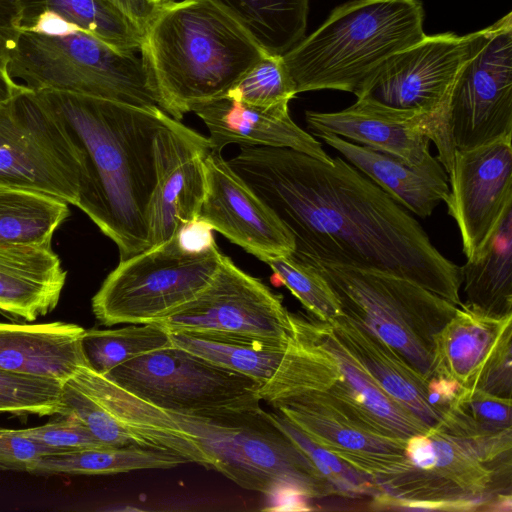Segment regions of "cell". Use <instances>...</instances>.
<instances>
[{"label":"cell","instance_id":"7402d4cb","mask_svg":"<svg viewBox=\"0 0 512 512\" xmlns=\"http://www.w3.org/2000/svg\"><path fill=\"white\" fill-rule=\"evenodd\" d=\"M66 276L51 244L0 243V314L24 322L49 314Z\"/></svg>","mask_w":512,"mask_h":512},{"label":"cell","instance_id":"74e56055","mask_svg":"<svg viewBox=\"0 0 512 512\" xmlns=\"http://www.w3.org/2000/svg\"><path fill=\"white\" fill-rule=\"evenodd\" d=\"M297 94L283 56L268 53L229 89L225 97L249 105L271 107L289 104Z\"/></svg>","mask_w":512,"mask_h":512},{"label":"cell","instance_id":"4fadbf2b","mask_svg":"<svg viewBox=\"0 0 512 512\" xmlns=\"http://www.w3.org/2000/svg\"><path fill=\"white\" fill-rule=\"evenodd\" d=\"M156 324L169 333L224 334L281 343L292 334L290 312L281 297L225 255L206 288Z\"/></svg>","mask_w":512,"mask_h":512},{"label":"cell","instance_id":"f6af8a7d","mask_svg":"<svg viewBox=\"0 0 512 512\" xmlns=\"http://www.w3.org/2000/svg\"><path fill=\"white\" fill-rule=\"evenodd\" d=\"M175 235L180 245L189 251L201 252L217 246L212 227L199 217L181 226Z\"/></svg>","mask_w":512,"mask_h":512},{"label":"cell","instance_id":"603a6c76","mask_svg":"<svg viewBox=\"0 0 512 512\" xmlns=\"http://www.w3.org/2000/svg\"><path fill=\"white\" fill-rule=\"evenodd\" d=\"M85 329L74 323H0V369L59 380L88 366L82 347Z\"/></svg>","mask_w":512,"mask_h":512},{"label":"cell","instance_id":"ffe728a7","mask_svg":"<svg viewBox=\"0 0 512 512\" xmlns=\"http://www.w3.org/2000/svg\"><path fill=\"white\" fill-rule=\"evenodd\" d=\"M291 324L331 355L340 379L327 390L333 397L355 410L362 418L403 439L426 434L430 428L412 412L388 396L360 362L335 335L327 322L290 312Z\"/></svg>","mask_w":512,"mask_h":512},{"label":"cell","instance_id":"7a4b0ae2","mask_svg":"<svg viewBox=\"0 0 512 512\" xmlns=\"http://www.w3.org/2000/svg\"><path fill=\"white\" fill-rule=\"evenodd\" d=\"M34 92L64 123L84 156L88 181L78 208L116 244L120 261L145 251L156 182L154 141L170 116L158 107Z\"/></svg>","mask_w":512,"mask_h":512},{"label":"cell","instance_id":"8fae6325","mask_svg":"<svg viewBox=\"0 0 512 512\" xmlns=\"http://www.w3.org/2000/svg\"><path fill=\"white\" fill-rule=\"evenodd\" d=\"M470 37L469 56L448 105L447 128L454 150L512 136V13Z\"/></svg>","mask_w":512,"mask_h":512},{"label":"cell","instance_id":"d6986e66","mask_svg":"<svg viewBox=\"0 0 512 512\" xmlns=\"http://www.w3.org/2000/svg\"><path fill=\"white\" fill-rule=\"evenodd\" d=\"M305 120L314 135L334 134L411 166H420L432 157V125L426 114L391 107L368 96L336 112L308 110Z\"/></svg>","mask_w":512,"mask_h":512},{"label":"cell","instance_id":"60d3db41","mask_svg":"<svg viewBox=\"0 0 512 512\" xmlns=\"http://www.w3.org/2000/svg\"><path fill=\"white\" fill-rule=\"evenodd\" d=\"M473 389L512 399V328L501 338Z\"/></svg>","mask_w":512,"mask_h":512},{"label":"cell","instance_id":"f35d334b","mask_svg":"<svg viewBox=\"0 0 512 512\" xmlns=\"http://www.w3.org/2000/svg\"><path fill=\"white\" fill-rule=\"evenodd\" d=\"M62 386L59 380L0 369V412L40 417L60 415Z\"/></svg>","mask_w":512,"mask_h":512},{"label":"cell","instance_id":"bcb514c9","mask_svg":"<svg viewBox=\"0 0 512 512\" xmlns=\"http://www.w3.org/2000/svg\"><path fill=\"white\" fill-rule=\"evenodd\" d=\"M124 13L143 33L162 8L157 0H108ZM165 5V4H164Z\"/></svg>","mask_w":512,"mask_h":512},{"label":"cell","instance_id":"7c38bea8","mask_svg":"<svg viewBox=\"0 0 512 512\" xmlns=\"http://www.w3.org/2000/svg\"><path fill=\"white\" fill-rule=\"evenodd\" d=\"M470 40V33L425 35L390 58L359 97L368 96L391 107L426 114L432 125L430 140L447 174L455 151L448 135V105L469 56Z\"/></svg>","mask_w":512,"mask_h":512},{"label":"cell","instance_id":"8992f818","mask_svg":"<svg viewBox=\"0 0 512 512\" xmlns=\"http://www.w3.org/2000/svg\"><path fill=\"white\" fill-rule=\"evenodd\" d=\"M10 78L32 91H59L142 108L159 98L141 57L80 30L64 35L21 31L9 53Z\"/></svg>","mask_w":512,"mask_h":512},{"label":"cell","instance_id":"9c48e42d","mask_svg":"<svg viewBox=\"0 0 512 512\" xmlns=\"http://www.w3.org/2000/svg\"><path fill=\"white\" fill-rule=\"evenodd\" d=\"M88 176L70 132L36 92L0 102V186L42 192L78 207Z\"/></svg>","mask_w":512,"mask_h":512},{"label":"cell","instance_id":"ee69618b","mask_svg":"<svg viewBox=\"0 0 512 512\" xmlns=\"http://www.w3.org/2000/svg\"><path fill=\"white\" fill-rule=\"evenodd\" d=\"M463 388L449 375L437 371L427 379V402L442 418Z\"/></svg>","mask_w":512,"mask_h":512},{"label":"cell","instance_id":"cb8c5ba5","mask_svg":"<svg viewBox=\"0 0 512 512\" xmlns=\"http://www.w3.org/2000/svg\"><path fill=\"white\" fill-rule=\"evenodd\" d=\"M396 202L421 218L430 216L449 194L448 174L437 157L420 166L408 163L334 134H317Z\"/></svg>","mask_w":512,"mask_h":512},{"label":"cell","instance_id":"5b68a950","mask_svg":"<svg viewBox=\"0 0 512 512\" xmlns=\"http://www.w3.org/2000/svg\"><path fill=\"white\" fill-rule=\"evenodd\" d=\"M421 0H350L335 7L283 60L297 93L339 90L362 96L394 55L421 40Z\"/></svg>","mask_w":512,"mask_h":512},{"label":"cell","instance_id":"484cf974","mask_svg":"<svg viewBox=\"0 0 512 512\" xmlns=\"http://www.w3.org/2000/svg\"><path fill=\"white\" fill-rule=\"evenodd\" d=\"M512 315L497 317L463 303L434 338L435 372H443L462 387L473 389L505 332Z\"/></svg>","mask_w":512,"mask_h":512},{"label":"cell","instance_id":"c3c4849f","mask_svg":"<svg viewBox=\"0 0 512 512\" xmlns=\"http://www.w3.org/2000/svg\"><path fill=\"white\" fill-rule=\"evenodd\" d=\"M25 89L27 88L10 78L6 69L0 67V102L10 100Z\"/></svg>","mask_w":512,"mask_h":512},{"label":"cell","instance_id":"836d02e7","mask_svg":"<svg viewBox=\"0 0 512 512\" xmlns=\"http://www.w3.org/2000/svg\"><path fill=\"white\" fill-rule=\"evenodd\" d=\"M69 214L68 203L59 198L0 186V243L51 244Z\"/></svg>","mask_w":512,"mask_h":512},{"label":"cell","instance_id":"4dcf8cb0","mask_svg":"<svg viewBox=\"0 0 512 512\" xmlns=\"http://www.w3.org/2000/svg\"><path fill=\"white\" fill-rule=\"evenodd\" d=\"M189 463L176 454L138 446L97 447L45 455L28 469L34 475H112L146 469H170Z\"/></svg>","mask_w":512,"mask_h":512},{"label":"cell","instance_id":"ba28073f","mask_svg":"<svg viewBox=\"0 0 512 512\" xmlns=\"http://www.w3.org/2000/svg\"><path fill=\"white\" fill-rule=\"evenodd\" d=\"M222 258L217 246L189 251L174 235L119 261L92 298L93 314L107 327L158 323L206 288Z\"/></svg>","mask_w":512,"mask_h":512},{"label":"cell","instance_id":"4316f807","mask_svg":"<svg viewBox=\"0 0 512 512\" xmlns=\"http://www.w3.org/2000/svg\"><path fill=\"white\" fill-rule=\"evenodd\" d=\"M511 400L463 388L433 429L466 447L479 461L492 462L512 447Z\"/></svg>","mask_w":512,"mask_h":512},{"label":"cell","instance_id":"ac0fdd59","mask_svg":"<svg viewBox=\"0 0 512 512\" xmlns=\"http://www.w3.org/2000/svg\"><path fill=\"white\" fill-rule=\"evenodd\" d=\"M205 177L200 219L258 259L293 253L291 234L220 151L210 149L207 153Z\"/></svg>","mask_w":512,"mask_h":512},{"label":"cell","instance_id":"e575fe53","mask_svg":"<svg viewBox=\"0 0 512 512\" xmlns=\"http://www.w3.org/2000/svg\"><path fill=\"white\" fill-rule=\"evenodd\" d=\"M171 345L159 324H129L117 329L85 330L82 347L88 366L100 374L143 354Z\"/></svg>","mask_w":512,"mask_h":512},{"label":"cell","instance_id":"d4e9b609","mask_svg":"<svg viewBox=\"0 0 512 512\" xmlns=\"http://www.w3.org/2000/svg\"><path fill=\"white\" fill-rule=\"evenodd\" d=\"M328 323L342 344L388 396L430 429L439 425L440 415L427 402V379L396 350L344 314Z\"/></svg>","mask_w":512,"mask_h":512},{"label":"cell","instance_id":"44dd1931","mask_svg":"<svg viewBox=\"0 0 512 512\" xmlns=\"http://www.w3.org/2000/svg\"><path fill=\"white\" fill-rule=\"evenodd\" d=\"M192 112L206 125L213 150L221 152L233 143L284 147L332 163L322 144L292 120L288 104L260 107L224 96L199 104Z\"/></svg>","mask_w":512,"mask_h":512},{"label":"cell","instance_id":"83f0119b","mask_svg":"<svg viewBox=\"0 0 512 512\" xmlns=\"http://www.w3.org/2000/svg\"><path fill=\"white\" fill-rule=\"evenodd\" d=\"M465 306L492 316L512 315V208L484 253L461 266Z\"/></svg>","mask_w":512,"mask_h":512},{"label":"cell","instance_id":"3957f363","mask_svg":"<svg viewBox=\"0 0 512 512\" xmlns=\"http://www.w3.org/2000/svg\"><path fill=\"white\" fill-rule=\"evenodd\" d=\"M77 383L148 448L185 457L191 442L204 454L210 470L244 489L267 494L294 466L293 443L262 408L209 416L167 411L89 367L81 371Z\"/></svg>","mask_w":512,"mask_h":512},{"label":"cell","instance_id":"6da1fadb","mask_svg":"<svg viewBox=\"0 0 512 512\" xmlns=\"http://www.w3.org/2000/svg\"><path fill=\"white\" fill-rule=\"evenodd\" d=\"M227 163L291 234L293 259L396 275L461 305V266L342 157L326 163L290 148L240 145Z\"/></svg>","mask_w":512,"mask_h":512},{"label":"cell","instance_id":"5bb4252c","mask_svg":"<svg viewBox=\"0 0 512 512\" xmlns=\"http://www.w3.org/2000/svg\"><path fill=\"white\" fill-rule=\"evenodd\" d=\"M270 406L311 440L375 483L407 467L406 439L366 421L327 391L293 395Z\"/></svg>","mask_w":512,"mask_h":512},{"label":"cell","instance_id":"277c9868","mask_svg":"<svg viewBox=\"0 0 512 512\" xmlns=\"http://www.w3.org/2000/svg\"><path fill=\"white\" fill-rule=\"evenodd\" d=\"M140 53L160 109L178 121L195 106L225 96L268 54L210 0L163 5L144 33Z\"/></svg>","mask_w":512,"mask_h":512},{"label":"cell","instance_id":"d6a6232c","mask_svg":"<svg viewBox=\"0 0 512 512\" xmlns=\"http://www.w3.org/2000/svg\"><path fill=\"white\" fill-rule=\"evenodd\" d=\"M291 326L292 334L278 368L260 387L261 401L269 405L301 393L327 391L340 379L331 355Z\"/></svg>","mask_w":512,"mask_h":512},{"label":"cell","instance_id":"7bdbcfd3","mask_svg":"<svg viewBox=\"0 0 512 512\" xmlns=\"http://www.w3.org/2000/svg\"><path fill=\"white\" fill-rule=\"evenodd\" d=\"M21 19L22 0H0V67L4 69L21 32Z\"/></svg>","mask_w":512,"mask_h":512},{"label":"cell","instance_id":"9a60e30c","mask_svg":"<svg viewBox=\"0 0 512 512\" xmlns=\"http://www.w3.org/2000/svg\"><path fill=\"white\" fill-rule=\"evenodd\" d=\"M512 136L455 150L445 203L456 221L467 260L485 251L503 216L512 208Z\"/></svg>","mask_w":512,"mask_h":512},{"label":"cell","instance_id":"8d00e7d4","mask_svg":"<svg viewBox=\"0 0 512 512\" xmlns=\"http://www.w3.org/2000/svg\"><path fill=\"white\" fill-rule=\"evenodd\" d=\"M275 276L300 301L310 317L330 322L343 314L325 278L312 266L288 256L262 257Z\"/></svg>","mask_w":512,"mask_h":512},{"label":"cell","instance_id":"30bf717a","mask_svg":"<svg viewBox=\"0 0 512 512\" xmlns=\"http://www.w3.org/2000/svg\"><path fill=\"white\" fill-rule=\"evenodd\" d=\"M103 375L130 394L167 411L209 416L261 408V383L172 343Z\"/></svg>","mask_w":512,"mask_h":512},{"label":"cell","instance_id":"f1b7e54d","mask_svg":"<svg viewBox=\"0 0 512 512\" xmlns=\"http://www.w3.org/2000/svg\"><path fill=\"white\" fill-rule=\"evenodd\" d=\"M41 13L52 14L120 52H140L143 31L108 0H22L20 29Z\"/></svg>","mask_w":512,"mask_h":512},{"label":"cell","instance_id":"d590c367","mask_svg":"<svg viewBox=\"0 0 512 512\" xmlns=\"http://www.w3.org/2000/svg\"><path fill=\"white\" fill-rule=\"evenodd\" d=\"M270 416L311 461L328 485L331 495L350 498L373 497L382 492L370 476L311 440L283 415L270 412Z\"/></svg>","mask_w":512,"mask_h":512},{"label":"cell","instance_id":"681fc988","mask_svg":"<svg viewBox=\"0 0 512 512\" xmlns=\"http://www.w3.org/2000/svg\"><path fill=\"white\" fill-rule=\"evenodd\" d=\"M160 4H167V3H170L172 2L173 0H157Z\"/></svg>","mask_w":512,"mask_h":512},{"label":"cell","instance_id":"1f68e13d","mask_svg":"<svg viewBox=\"0 0 512 512\" xmlns=\"http://www.w3.org/2000/svg\"><path fill=\"white\" fill-rule=\"evenodd\" d=\"M268 53L283 55L304 36L310 0H210Z\"/></svg>","mask_w":512,"mask_h":512},{"label":"cell","instance_id":"7dc6e473","mask_svg":"<svg viewBox=\"0 0 512 512\" xmlns=\"http://www.w3.org/2000/svg\"><path fill=\"white\" fill-rule=\"evenodd\" d=\"M481 511L490 512H511L512 496L511 492H499L490 496L484 503Z\"/></svg>","mask_w":512,"mask_h":512},{"label":"cell","instance_id":"e0dca14e","mask_svg":"<svg viewBox=\"0 0 512 512\" xmlns=\"http://www.w3.org/2000/svg\"><path fill=\"white\" fill-rule=\"evenodd\" d=\"M156 182L147 212L148 248L199 217L204 200L208 138L169 117L154 141ZM147 248V249H148Z\"/></svg>","mask_w":512,"mask_h":512},{"label":"cell","instance_id":"52a82bcc","mask_svg":"<svg viewBox=\"0 0 512 512\" xmlns=\"http://www.w3.org/2000/svg\"><path fill=\"white\" fill-rule=\"evenodd\" d=\"M301 263L325 278L344 315L396 350L425 379L435 373L434 338L459 306L396 275L319 261Z\"/></svg>","mask_w":512,"mask_h":512},{"label":"cell","instance_id":"2e32d148","mask_svg":"<svg viewBox=\"0 0 512 512\" xmlns=\"http://www.w3.org/2000/svg\"><path fill=\"white\" fill-rule=\"evenodd\" d=\"M407 467L376 481L382 492L411 501L489 498L497 472L437 429L406 439Z\"/></svg>","mask_w":512,"mask_h":512},{"label":"cell","instance_id":"f546056e","mask_svg":"<svg viewBox=\"0 0 512 512\" xmlns=\"http://www.w3.org/2000/svg\"><path fill=\"white\" fill-rule=\"evenodd\" d=\"M169 337L174 346L261 385L273 376L288 344L224 334L176 332Z\"/></svg>","mask_w":512,"mask_h":512},{"label":"cell","instance_id":"b9f144b4","mask_svg":"<svg viewBox=\"0 0 512 512\" xmlns=\"http://www.w3.org/2000/svg\"><path fill=\"white\" fill-rule=\"evenodd\" d=\"M60 453L26 436L19 430L0 428V470L24 471L39 458Z\"/></svg>","mask_w":512,"mask_h":512},{"label":"cell","instance_id":"ab89813d","mask_svg":"<svg viewBox=\"0 0 512 512\" xmlns=\"http://www.w3.org/2000/svg\"><path fill=\"white\" fill-rule=\"evenodd\" d=\"M20 432L60 452L105 447L81 421L73 416H63L61 420L38 427L20 429Z\"/></svg>","mask_w":512,"mask_h":512}]
</instances>
